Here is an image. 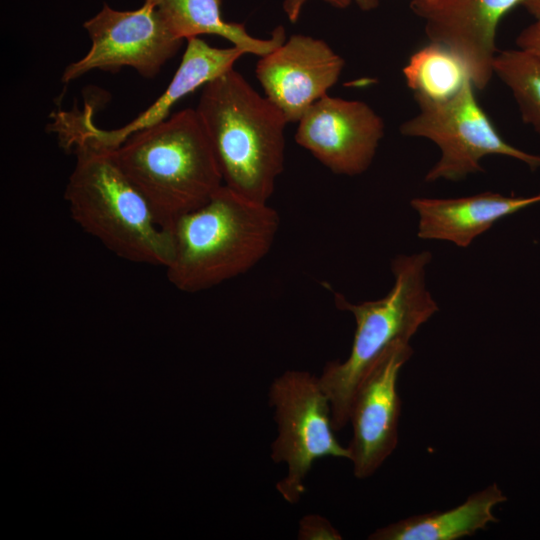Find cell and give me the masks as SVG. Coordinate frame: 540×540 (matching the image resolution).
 Wrapping results in <instances>:
<instances>
[{
  "mask_svg": "<svg viewBox=\"0 0 540 540\" xmlns=\"http://www.w3.org/2000/svg\"><path fill=\"white\" fill-rule=\"evenodd\" d=\"M278 212L245 198L224 184L199 208L169 229L173 241L168 281L179 291L215 287L255 267L271 250L279 231Z\"/></svg>",
  "mask_w": 540,
  "mask_h": 540,
  "instance_id": "cell-2",
  "label": "cell"
},
{
  "mask_svg": "<svg viewBox=\"0 0 540 540\" xmlns=\"http://www.w3.org/2000/svg\"><path fill=\"white\" fill-rule=\"evenodd\" d=\"M244 54L242 49L233 45L217 48L199 37L190 38L181 63L165 91L131 122L114 130L101 129L93 122L92 108L80 111L82 121L100 142L116 148L131 134L167 119L171 108L179 100L232 69Z\"/></svg>",
  "mask_w": 540,
  "mask_h": 540,
  "instance_id": "cell-14",
  "label": "cell"
},
{
  "mask_svg": "<svg viewBox=\"0 0 540 540\" xmlns=\"http://www.w3.org/2000/svg\"><path fill=\"white\" fill-rule=\"evenodd\" d=\"M298 539L340 540L342 536L326 518L310 514L304 516L299 522Z\"/></svg>",
  "mask_w": 540,
  "mask_h": 540,
  "instance_id": "cell-19",
  "label": "cell"
},
{
  "mask_svg": "<svg viewBox=\"0 0 540 540\" xmlns=\"http://www.w3.org/2000/svg\"><path fill=\"white\" fill-rule=\"evenodd\" d=\"M384 132L367 103L325 95L301 117L295 140L333 173L356 176L372 164Z\"/></svg>",
  "mask_w": 540,
  "mask_h": 540,
  "instance_id": "cell-9",
  "label": "cell"
},
{
  "mask_svg": "<svg viewBox=\"0 0 540 540\" xmlns=\"http://www.w3.org/2000/svg\"><path fill=\"white\" fill-rule=\"evenodd\" d=\"M507 501L497 485L492 483L470 495L460 505L446 511L413 515L376 529L370 540H457L472 536L498 522L493 509Z\"/></svg>",
  "mask_w": 540,
  "mask_h": 540,
  "instance_id": "cell-15",
  "label": "cell"
},
{
  "mask_svg": "<svg viewBox=\"0 0 540 540\" xmlns=\"http://www.w3.org/2000/svg\"><path fill=\"white\" fill-rule=\"evenodd\" d=\"M403 75L416 102L445 100L471 79L463 63L447 48L434 42L410 56Z\"/></svg>",
  "mask_w": 540,
  "mask_h": 540,
  "instance_id": "cell-17",
  "label": "cell"
},
{
  "mask_svg": "<svg viewBox=\"0 0 540 540\" xmlns=\"http://www.w3.org/2000/svg\"><path fill=\"white\" fill-rule=\"evenodd\" d=\"M53 117L52 131L76 155L64 193L75 223L122 259L166 267L173 254L171 232L159 225L113 148L86 129L78 110Z\"/></svg>",
  "mask_w": 540,
  "mask_h": 540,
  "instance_id": "cell-1",
  "label": "cell"
},
{
  "mask_svg": "<svg viewBox=\"0 0 540 540\" xmlns=\"http://www.w3.org/2000/svg\"><path fill=\"white\" fill-rule=\"evenodd\" d=\"M493 72L512 93L524 123L540 134V56L519 48L498 51Z\"/></svg>",
  "mask_w": 540,
  "mask_h": 540,
  "instance_id": "cell-18",
  "label": "cell"
},
{
  "mask_svg": "<svg viewBox=\"0 0 540 540\" xmlns=\"http://www.w3.org/2000/svg\"><path fill=\"white\" fill-rule=\"evenodd\" d=\"M277 437L271 458L287 465V475L276 489L290 504L299 502L305 491V478L313 463L324 457L349 460V450L334 432L331 406L320 378L301 370H287L276 377L269 389Z\"/></svg>",
  "mask_w": 540,
  "mask_h": 540,
  "instance_id": "cell-6",
  "label": "cell"
},
{
  "mask_svg": "<svg viewBox=\"0 0 540 540\" xmlns=\"http://www.w3.org/2000/svg\"><path fill=\"white\" fill-rule=\"evenodd\" d=\"M412 354L409 343L392 346L368 373L353 398L349 414L353 436L347 448L353 473L359 479L373 475L397 446L401 413L397 380Z\"/></svg>",
  "mask_w": 540,
  "mask_h": 540,
  "instance_id": "cell-10",
  "label": "cell"
},
{
  "mask_svg": "<svg viewBox=\"0 0 540 540\" xmlns=\"http://www.w3.org/2000/svg\"><path fill=\"white\" fill-rule=\"evenodd\" d=\"M522 6L535 20H540V0H525Z\"/></svg>",
  "mask_w": 540,
  "mask_h": 540,
  "instance_id": "cell-22",
  "label": "cell"
},
{
  "mask_svg": "<svg viewBox=\"0 0 540 540\" xmlns=\"http://www.w3.org/2000/svg\"><path fill=\"white\" fill-rule=\"evenodd\" d=\"M474 85L468 79L453 96L441 101H419V111L403 122L400 133L425 138L440 149V159L426 173L427 183L437 180L460 181L483 171L481 161L489 155H502L540 168V156L509 144L497 131L478 103Z\"/></svg>",
  "mask_w": 540,
  "mask_h": 540,
  "instance_id": "cell-7",
  "label": "cell"
},
{
  "mask_svg": "<svg viewBox=\"0 0 540 540\" xmlns=\"http://www.w3.org/2000/svg\"><path fill=\"white\" fill-rule=\"evenodd\" d=\"M429 251L397 255L391 262L394 284L382 298L352 303L334 294L338 309L350 312L356 329L349 356L329 361L319 376L328 395L335 431L349 423L353 398L362 381L379 359L395 344L409 343L418 329L439 307L426 284Z\"/></svg>",
  "mask_w": 540,
  "mask_h": 540,
  "instance_id": "cell-5",
  "label": "cell"
},
{
  "mask_svg": "<svg viewBox=\"0 0 540 540\" xmlns=\"http://www.w3.org/2000/svg\"><path fill=\"white\" fill-rule=\"evenodd\" d=\"M344 64V59L325 41L295 34L261 56L255 73L265 97L290 123L299 122L315 102L327 95Z\"/></svg>",
  "mask_w": 540,
  "mask_h": 540,
  "instance_id": "cell-12",
  "label": "cell"
},
{
  "mask_svg": "<svg viewBox=\"0 0 540 540\" xmlns=\"http://www.w3.org/2000/svg\"><path fill=\"white\" fill-rule=\"evenodd\" d=\"M113 151L159 225L168 230L224 184L212 145L192 108L131 134Z\"/></svg>",
  "mask_w": 540,
  "mask_h": 540,
  "instance_id": "cell-4",
  "label": "cell"
},
{
  "mask_svg": "<svg viewBox=\"0 0 540 540\" xmlns=\"http://www.w3.org/2000/svg\"><path fill=\"white\" fill-rule=\"evenodd\" d=\"M225 186L268 203L284 169V114L233 68L203 86L195 108Z\"/></svg>",
  "mask_w": 540,
  "mask_h": 540,
  "instance_id": "cell-3",
  "label": "cell"
},
{
  "mask_svg": "<svg viewBox=\"0 0 540 540\" xmlns=\"http://www.w3.org/2000/svg\"><path fill=\"white\" fill-rule=\"evenodd\" d=\"M516 44L519 49L540 56V20L525 27L517 36Z\"/></svg>",
  "mask_w": 540,
  "mask_h": 540,
  "instance_id": "cell-20",
  "label": "cell"
},
{
  "mask_svg": "<svg viewBox=\"0 0 540 540\" xmlns=\"http://www.w3.org/2000/svg\"><path fill=\"white\" fill-rule=\"evenodd\" d=\"M308 0H284L283 8L290 22L294 23L299 18L304 4ZM337 8H346L351 0H322Z\"/></svg>",
  "mask_w": 540,
  "mask_h": 540,
  "instance_id": "cell-21",
  "label": "cell"
},
{
  "mask_svg": "<svg viewBox=\"0 0 540 540\" xmlns=\"http://www.w3.org/2000/svg\"><path fill=\"white\" fill-rule=\"evenodd\" d=\"M352 3H355L362 11H371L374 10L379 5V0H351Z\"/></svg>",
  "mask_w": 540,
  "mask_h": 540,
  "instance_id": "cell-23",
  "label": "cell"
},
{
  "mask_svg": "<svg viewBox=\"0 0 540 540\" xmlns=\"http://www.w3.org/2000/svg\"><path fill=\"white\" fill-rule=\"evenodd\" d=\"M83 26L91 40L90 49L65 68L63 83L95 69L116 72L125 66L134 68L144 78H153L183 42L168 30L150 0L132 11L115 10L104 4Z\"/></svg>",
  "mask_w": 540,
  "mask_h": 540,
  "instance_id": "cell-8",
  "label": "cell"
},
{
  "mask_svg": "<svg viewBox=\"0 0 540 540\" xmlns=\"http://www.w3.org/2000/svg\"><path fill=\"white\" fill-rule=\"evenodd\" d=\"M537 203L540 193L523 197L483 192L457 198L417 197L410 205L419 216V238L466 248L499 220Z\"/></svg>",
  "mask_w": 540,
  "mask_h": 540,
  "instance_id": "cell-13",
  "label": "cell"
},
{
  "mask_svg": "<svg viewBox=\"0 0 540 540\" xmlns=\"http://www.w3.org/2000/svg\"><path fill=\"white\" fill-rule=\"evenodd\" d=\"M525 0H412L410 9L424 22L429 42L451 51L467 69L475 89L494 76L500 21Z\"/></svg>",
  "mask_w": 540,
  "mask_h": 540,
  "instance_id": "cell-11",
  "label": "cell"
},
{
  "mask_svg": "<svg viewBox=\"0 0 540 540\" xmlns=\"http://www.w3.org/2000/svg\"><path fill=\"white\" fill-rule=\"evenodd\" d=\"M168 30L180 40L216 35L231 42L245 53L264 56L286 40L282 26L276 27L270 38L260 39L249 34L244 24L228 22L222 17L221 0H150Z\"/></svg>",
  "mask_w": 540,
  "mask_h": 540,
  "instance_id": "cell-16",
  "label": "cell"
}]
</instances>
